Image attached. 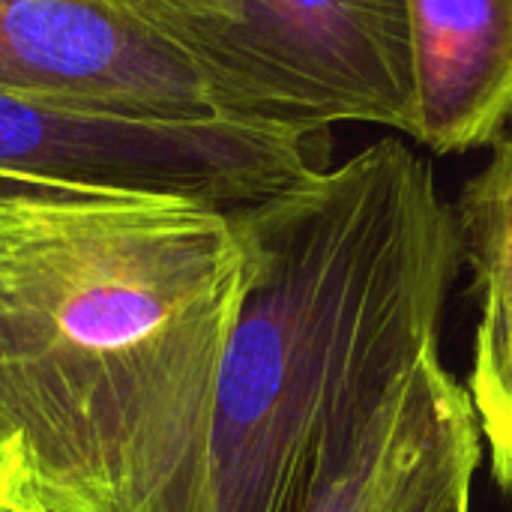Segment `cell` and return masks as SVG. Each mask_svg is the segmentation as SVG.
I'll return each mask as SVG.
<instances>
[{
	"label": "cell",
	"mask_w": 512,
	"mask_h": 512,
	"mask_svg": "<svg viewBox=\"0 0 512 512\" xmlns=\"http://www.w3.org/2000/svg\"><path fill=\"white\" fill-rule=\"evenodd\" d=\"M249 285L237 213L156 192H0V512H207Z\"/></svg>",
	"instance_id": "1"
},
{
	"label": "cell",
	"mask_w": 512,
	"mask_h": 512,
	"mask_svg": "<svg viewBox=\"0 0 512 512\" xmlns=\"http://www.w3.org/2000/svg\"><path fill=\"white\" fill-rule=\"evenodd\" d=\"M234 213L249 285L216 387L207 512H300L339 414L441 345L462 237L402 141Z\"/></svg>",
	"instance_id": "2"
},
{
	"label": "cell",
	"mask_w": 512,
	"mask_h": 512,
	"mask_svg": "<svg viewBox=\"0 0 512 512\" xmlns=\"http://www.w3.org/2000/svg\"><path fill=\"white\" fill-rule=\"evenodd\" d=\"M168 39L222 117L330 138L333 123L408 135V0H114Z\"/></svg>",
	"instance_id": "3"
},
{
	"label": "cell",
	"mask_w": 512,
	"mask_h": 512,
	"mask_svg": "<svg viewBox=\"0 0 512 512\" xmlns=\"http://www.w3.org/2000/svg\"><path fill=\"white\" fill-rule=\"evenodd\" d=\"M330 168V138L156 120L0 87V192L126 189L246 210Z\"/></svg>",
	"instance_id": "4"
},
{
	"label": "cell",
	"mask_w": 512,
	"mask_h": 512,
	"mask_svg": "<svg viewBox=\"0 0 512 512\" xmlns=\"http://www.w3.org/2000/svg\"><path fill=\"white\" fill-rule=\"evenodd\" d=\"M483 456L441 345L366 387L333 423L300 512H462Z\"/></svg>",
	"instance_id": "5"
},
{
	"label": "cell",
	"mask_w": 512,
	"mask_h": 512,
	"mask_svg": "<svg viewBox=\"0 0 512 512\" xmlns=\"http://www.w3.org/2000/svg\"><path fill=\"white\" fill-rule=\"evenodd\" d=\"M0 87L132 117H222L198 69L114 0H0Z\"/></svg>",
	"instance_id": "6"
},
{
	"label": "cell",
	"mask_w": 512,
	"mask_h": 512,
	"mask_svg": "<svg viewBox=\"0 0 512 512\" xmlns=\"http://www.w3.org/2000/svg\"><path fill=\"white\" fill-rule=\"evenodd\" d=\"M411 123L435 153L504 138L512 117V0H408Z\"/></svg>",
	"instance_id": "7"
},
{
	"label": "cell",
	"mask_w": 512,
	"mask_h": 512,
	"mask_svg": "<svg viewBox=\"0 0 512 512\" xmlns=\"http://www.w3.org/2000/svg\"><path fill=\"white\" fill-rule=\"evenodd\" d=\"M456 225L462 261L474 270L480 300L477 327L512 324V138L492 144L489 165L474 174L459 198Z\"/></svg>",
	"instance_id": "8"
},
{
	"label": "cell",
	"mask_w": 512,
	"mask_h": 512,
	"mask_svg": "<svg viewBox=\"0 0 512 512\" xmlns=\"http://www.w3.org/2000/svg\"><path fill=\"white\" fill-rule=\"evenodd\" d=\"M468 393L489 444L492 477L498 489L512 492V324L477 327Z\"/></svg>",
	"instance_id": "9"
},
{
	"label": "cell",
	"mask_w": 512,
	"mask_h": 512,
	"mask_svg": "<svg viewBox=\"0 0 512 512\" xmlns=\"http://www.w3.org/2000/svg\"><path fill=\"white\" fill-rule=\"evenodd\" d=\"M462 512H471V510H462Z\"/></svg>",
	"instance_id": "10"
}]
</instances>
